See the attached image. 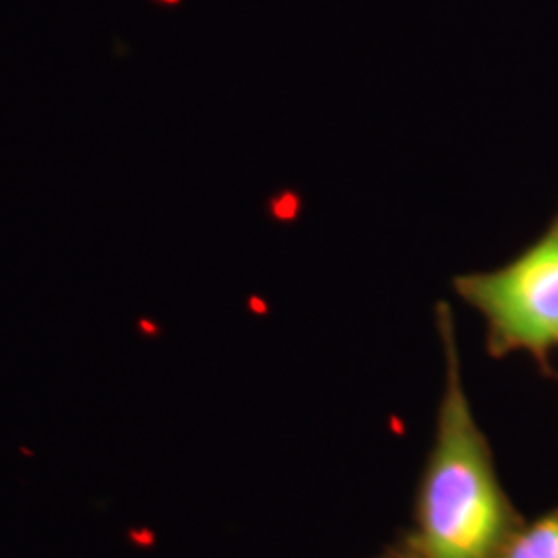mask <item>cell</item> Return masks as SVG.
<instances>
[{
	"instance_id": "4",
	"label": "cell",
	"mask_w": 558,
	"mask_h": 558,
	"mask_svg": "<svg viewBox=\"0 0 558 558\" xmlns=\"http://www.w3.org/2000/svg\"><path fill=\"white\" fill-rule=\"evenodd\" d=\"M380 558H408V557H399V555H393V557H380Z\"/></svg>"
},
{
	"instance_id": "2",
	"label": "cell",
	"mask_w": 558,
	"mask_h": 558,
	"mask_svg": "<svg viewBox=\"0 0 558 558\" xmlns=\"http://www.w3.org/2000/svg\"><path fill=\"white\" fill-rule=\"evenodd\" d=\"M456 290L486 320L493 354L530 352L544 362L558 348V216L518 259L461 276Z\"/></svg>"
},
{
	"instance_id": "3",
	"label": "cell",
	"mask_w": 558,
	"mask_h": 558,
	"mask_svg": "<svg viewBox=\"0 0 558 558\" xmlns=\"http://www.w3.org/2000/svg\"><path fill=\"white\" fill-rule=\"evenodd\" d=\"M497 558H558V511L507 538Z\"/></svg>"
},
{
	"instance_id": "1",
	"label": "cell",
	"mask_w": 558,
	"mask_h": 558,
	"mask_svg": "<svg viewBox=\"0 0 558 558\" xmlns=\"http://www.w3.org/2000/svg\"><path fill=\"white\" fill-rule=\"evenodd\" d=\"M445 391L433 451L420 486L416 558H497L509 509L465 396L451 311L440 304Z\"/></svg>"
}]
</instances>
